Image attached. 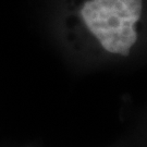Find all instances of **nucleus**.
<instances>
[{"label": "nucleus", "mask_w": 147, "mask_h": 147, "mask_svg": "<svg viewBox=\"0 0 147 147\" xmlns=\"http://www.w3.org/2000/svg\"><path fill=\"white\" fill-rule=\"evenodd\" d=\"M142 11V0H87L81 16L106 51L126 57L137 40Z\"/></svg>", "instance_id": "nucleus-1"}]
</instances>
